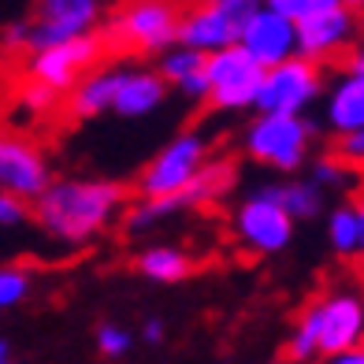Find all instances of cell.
I'll return each instance as SVG.
<instances>
[{
    "mask_svg": "<svg viewBox=\"0 0 364 364\" xmlns=\"http://www.w3.org/2000/svg\"><path fill=\"white\" fill-rule=\"evenodd\" d=\"M30 205L48 238L68 250H82L119 220L127 197L112 178H53Z\"/></svg>",
    "mask_w": 364,
    "mask_h": 364,
    "instance_id": "6da1fadb",
    "label": "cell"
},
{
    "mask_svg": "<svg viewBox=\"0 0 364 364\" xmlns=\"http://www.w3.org/2000/svg\"><path fill=\"white\" fill-rule=\"evenodd\" d=\"M357 342H364V297L357 290H331L316 297L294 323L287 338V357L305 364Z\"/></svg>",
    "mask_w": 364,
    "mask_h": 364,
    "instance_id": "7a4b0ae2",
    "label": "cell"
},
{
    "mask_svg": "<svg viewBox=\"0 0 364 364\" xmlns=\"http://www.w3.org/2000/svg\"><path fill=\"white\" fill-rule=\"evenodd\" d=\"M316 141V127L305 115H283V112H257L242 130V153L260 168L294 175L305 168V160Z\"/></svg>",
    "mask_w": 364,
    "mask_h": 364,
    "instance_id": "3957f363",
    "label": "cell"
},
{
    "mask_svg": "<svg viewBox=\"0 0 364 364\" xmlns=\"http://www.w3.org/2000/svg\"><path fill=\"white\" fill-rule=\"evenodd\" d=\"M178 0H123L105 23V45L134 56H160L175 41Z\"/></svg>",
    "mask_w": 364,
    "mask_h": 364,
    "instance_id": "277c9868",
    "label": "cell"
},
{
    "mask_svg": "<svg viewBox=\"0 0 364 364\" xmlns=\"http://www.w3.org/2000/svg\"><path fill=\"white\" fill-rule=\"evenodd\" d=\"M101 19H105L101 0H38L30 19H19L4 30V45L15 53L60 45L78 34H93Z\"/></svg>",
    "mask_w": 364,
    "mask_h": 364,
    "instance_id": "5b68a950",
    "label": "cell"
},
{
    "mask_svg": "<svg viewBox=\"0 0 364 364\" xmlns=\"http://www.w3.org/2000/svg\"><path fill=\"white\" fill-rule=\"evenodd\" d=\"M294 230L297 223L275 197V186H260L245 193L230 212V235L250 257H275L290 250Z\"/></svg>",
    "mask_w": 364,
    "mask_h": 364,
    "instance_id": "8992f818",
    "label": "cell"
},
{
    "mask_svg": "<svg viewBox=\"0 0 364 364\" xmlns=\"http://www.w3.org/2000/svg\"><path fill=\"white\" fill-rule=\"evenodd\" d=\"M205 78H208V101L223 115H242L253 112L264 68L245 53L242 45H227L205 56Z\"/></svg>",
    "mask_w": 364,
    "mask_h": 364,
    "instance_id": "52a82bcc",
    "label": "cell"
},
{
    "mask_svg": "<svg viewBox=\"0 0 364 364\" xmlns=\"http://www.w3.org/2000/svg\"><path fill=\"white\" fill-rule=\"evenodd\" d=\"M323 63L305 60V56H290L275 68H264L260 78V93L253 112H283V115H305L312 105L323 97Z\"/></svg>",
    "mask_w": 364,
    "mask_h": 364,
    "instance_id": "ba28073f",
    "label": "cell"
},
{
    "mask_svg": "<svg viewBox=\"0 0 364 364\" xmlns=\"http://www.w3.org/2000/svg\"><path fill=\"white\" fill-rule=\"evenodd\" d=\"M208 160V138L201 130H182L160 149L138 175L141 197H178Z\"/></svg>",
    "mask_w": 364,
    "mask_h": 364,
    "instance_id": "9c48e42d",
    "label": "cell"
},
{
    "mask_svg": "<svg viewBox=\"0 0 364 364\" xmlns=\"http://www.w3.org/2000/svg\"><path fill=\"white\" fill-rule=\"evenodd\" d=\"M101 56H105V38H97V30H93V34H78L60 45L30 48L23 60V75L63 97L90 68L101 63Z\"/></svg>",
    "mask_w": 364,
    "mask_h": 364,
    "instance_id": "30bf717a",
    "label": "cell"
},
{
    "mask_svg": "<svg viewBox=\"0 0 364 364\" xmlns=\"http://www.w3.org/2000/svg\"><path fill=\"white\" fill-rule=\"evenodd\" d=\"M294 26H297V56L316 60V63L350 53L360 38V19L346 4L301 15V19H294Z\"/></svg>",
    "mask_w": 364,
    "mask_h": 364,
    "instance_id": "8fae6325",
    "label": "cell"
},
{
    "mask_svg": "<svg viewBox=\"0 0 364 364\" xmlns=\"http://www.w3.org/2000/svg\"><path fill=\"white\" fill-rule=\"evenodd\" d=\"M235 45H242L260 68H275V63H283L297 53V26L290 15L275 11L268 4H257L238 19Z\"/></svg>",
    "mask_w": 364,
    "mask_h": 364,
    "instance_id": "7c38bea8",
    "label": "cell"
},
{
    "mask_svg": "<svg viewBox=\"0 0 364 364\" xmlns=\"http://www.w3.org/2000/svg\"><path fill=\"white\" fill-rule=\"evenodd\" d=\"M48 182H53V168H48L45 149L26 134L0 130V190L34 201Z\"/></svg>",
    "mask_w": 364,
    "mask_h": 364,
    "instance_id": "4fadbf2b",
    "label": "cell"
},
{
    "mask_svg": "<svg viewBox=\"0 0 364 364\" xmlns=\"http://www.w3.org/2000/svg\"><path fill=\"white\" fill-rule=\"evenodd\" d=\"M238 38V15H230L223 8H212L193 0L190 8L178 11V30H175V41L178 45H190L197 53H216V48L235 45Z\"/></svg>",
    "mask_w": 364,
    "mask_h": 364,
    "instance_id": "5bb4252c",
    "label": "cell"
},
{
    "mask_svg": "<svg viewBox=\"0 0 364 364\" xmlns=\"http://www.w3.org/2000/svg\"><path fill=\"white\" fill-rule=\"evenodd\" d=\"M168 90L171 86L160 78L156 68H119V75H115L112 112L119 115V119H149L153 112L164 108Z\"/></svg>",
    "mask_w": 364,
    "mask_h": 364,
    "instance_id": "9a60e30c",
    "label": "cell"
},
{
    "mask_svg": "<svg viewBox=\"0 0 364 364\" xmlns=\"http://www.w3.org/2000/svg\"><path fill=\"white\" fill-rule=\"evenodd\" d=\"M323 127L331 134H350L364 127V75L346 68L331 86H323Z\"/></svg>",
    "mask_w": 364,
    "mask_h": 364,
    "instance_id": "2e32d148",
    "label": "cell"
},
{
    "mask_svg": "<svg viewBox=\"0 0 364 364\" xmlns=\"http://www.w3.org/2000/svg\"><path fill=\"white\" fill-rule=\"evenodd\" d=\"M115 75H119V68H101V63H97V68H90L68 93H63L68 97V112L75 119H97V115L112 112Z\"/></svg>",
    "mask_w": 364,
    "mask_h": 364,
    "instance_id": "e0dca14e",
    "label": "cell"
},
{
    "mask_svg": "<svg viewBox=\"0 0 364 364\" xmlns=\"http://www.w3.org/2000/svg\"><path fill=\"white\" fill-rule=\"evenodd\" d=\"M238 186V168L235 160H205L201 171L193 175V182L178 193V205L182 208H201V205H216L223 197Z\"/></svg>",
    "mask_w": 364,
    "mask_h": 364,
    "instance_id": "ac0fdd59",
    "label": "cell"
},
{
    "mask_svg": "<svg viewBox=\"0 0 364 364\" xmlns=\"http://www.w3.org/2000/svg\"><path fill=\"white\" fill-rule=\"evenodd\" d=\"M193 272V257L178 245H149L138 253V275L149 279L156 287H175L182 279H190Z\"/></svg>",
    "mask_w": 364,
    "mask_h": 364,
    "instance_id": "d6986e66",
    "label": "cell"
},
{
    "mask_svg": "<svg viewBox=\"0 0 364 364\" xmlns=\"http://www.w3.org/2000/svg\"><path fill=\"white\" fill-rule=\"evenodd\" d=\"M275 197L294 216V223H309V220L323 216V208H327V190L312 178H290L283 186H275Z\"/></svg>",
    "mask_w": 364,
    "mask_h": 364,
    "instance_id": "ffe728a7",
    "label": "cell"
},
{
    "mask_svg": "<svg viewBox=\"0 0 364 364\" xmlns=\"http://www.w3.org/2000/svg\"><path fill=\"white\" fill-rule=\"evenodd\" d=\"M327 245L338 257H357L360 250V230H357V208L353 205H338L327 216Z\"/></svg>",
    "mask_w": 364,
    "mask_h": 364,
    "instance_id": "44dd1931",
    "label": "cell"
},
{
    "mask_svg": "<svg viewBox=\"0 0 364 364\" xmlns=\"http://www.w3.org/2000/svg\"><path fill=\"white\" fill-rule=\"evenodd\" d=\"M201 68H205V53H197V48H190V45H178V41H171L168 48H164L160 63H156V71H160V78L168 82V86L186 82L190 75H197Z\"/></svg>",
    "mask_w": 364,
    "mask_h": 364,
    "instance_id": "7402d4cb",
    "label": "cell"
},
{
    "mask_svg": "<svg viewBox=\"0 0 364 364\" xmlns=\"http://www.w3.org/2000/svg\"><path fill=\"white\" fill-rule=\"evenodd\" d=\"M178 197H138V205H130L127 212V230L130 235H145V230L160 227L164 220H171L178 212Z\"/></svg>",
    "mask_w": 364,
    "mask_h": 364,
    "instance_id": "603a6c76",
    "label": "cell"
},
{
    "mask_svg": "<svg viewBox=\"0 0 364 364\" xmlns=\"http://www.w3.org/2000/svg\"><path fill=\"white\" fill-rule=\"evenodd\" d=\"M30 290H34V279H30L26 268H19V264H0V312L8 309H19Z\"/></svg>",
    "mask_w": 364,
    "mask_h": 364,
    "instance_id": "cb8c5ba5",
    "label": "cell"
},
{
    "mask_svg": "<svg viewBox=\"0 0 364 364\" xmlns=\"http://www.w3.org/2000/svg\"><path fill=\"white\" fill-rule=\"evenodd\" d=\"M130 346H134V335L123 327V323H101L97 327V353L108 357V360H119L130 353Z\"/></svg>",
    "mask_w": 364,
    "mask_h": 364,
    "instance_id": "d4e9b609",
    "label": "cell"
},
{
    "mask_svg": "<svg viewBox=\"0 0 364 364\" xmlns=\"http://www.w3.org/2000/svg\"><path fill=\"white\" fill-rule=\"evenodd\" d=\"M56 105H60V93L48 90V86H41V82H34V78H26L23 86H19V108H23V112H30V115H48Z\"/></svg>",
    "mask_w": 364,
    "mask_h": 364,
    "instance_id": "484cf974",
    "label": "cell"
},
{
    "mask_svg": "<svg viewBox=\"0 0 364 364\" xmlns=\"http://www.w3.org/2000/svg\"><path fill=\"white\" fill-rule=\"evenodd\" d=\"M350 171H353V168H350V164H342L338 156H320L316 164H312V175H309V178L320 182L323 190H327V186H331V190H342V186H350Z\"/></svg>",
    "mask_w": 364,
    "mask_h": 364,
    "instance_id": "4316f807",
    "label": "cell"
},
{
    "mask_svg": "<svg viewBox=\"0 0 364 364\" xmlns=\"http://www.w3.org/2000/svg\"><path fill=\"white\" fill-rule=\"evenodd\" d=\"M30 220V201L19 193L0 190V227H23Z\"/></svg>",
    "mask_w": 364,
    "mask_h": 364,
    "instance_id": "83f0119b",
    "label": "cell"
},
{
    "mask_svg": "<svg viewBox=\"0 0 364 364\" xmlns=\"http://www.w3.org/2000/svg\"><path fill=\"white\" fill-rule=\"evenodd\" d=\"M335 156L342 164H350V168L364 171V127L350 130V134H338V149H335Z\"/></svg>",
    "mask_w": 364,
    "mask_h": 364,
    "instance_id": "f1b7e54d",
    "label": "cell"
},
{
    "mask_svg": "<svg viewBox=\"0 0 364 364\" xmlns=\"http://www.w3.org/2000/svg\"><path fill=\"white\" fill-rule=\"evenodd\" d=\"M182 97H186V101H193V105H205L208 101V78H205V68L197 71V75H190L186 82H178L175 86Z\"/></svg>",
    "mask_w": 364,
    "mask_h": 364,
    "instance_id": "f546056e",
    "label": "cell"
},
{
    "mask_svg": "<svg viewBox=\"0 0 364 364\" xmlns=\"http://www.w3.org/2000/svg\"><path fill=\"white\" fill-rule=\"evenodd\" d=\"M335 4H342V0H290L287 15H290V19H301V15L323 11V8H335Z\"/></svg>",
    "mask_w": 364,
    "mask_h": 364,
    "instance_id": "4dcf8cb0",
    "label": "cell"
},
{
    "mask_svg": "<svg viewBox=\"0 0 364 364\" xmlns=\"http://www.w3.org/2000/svg\"><path fill=\"white\" fill-rule=\"evenodd\" d=\"M323 364H364V342L346 346L338 353H323Z\"/></svg>",
    "mask_w": 364,
    "mask_h": 364,
    "instance_id": "1f68e13d",
    "label": "cell"
},
{
    "mask_svg": "<svg viewBox=\"0 0 364 364\" xmlns=\"http://www.w3.org/2000/svg\"><path fill=\"white\" fill-rule=\"evenodd\" d=\"M201 4H212V8H223V11H230V15H238V19H242V15L250 11V8H257L260 0H201Z\"/></svg>",
    "mask_w": 364,
    "mask_h": 364,
    "instance_id": "d6a6232c",
    "label": "cell"
},
{
    "mask_svg": "<svg viewBox=\"0 0 364 364\" xmlns=\"http://www.w3.org/2000/svg\"><path fill=\"white\" fill-rule=\"evenodd\" d=\"M164 331H168V327H164V320H145V327H141V338L149 342V346H156V342H164Z\"/></svg>",
    "mask_w": 364,
    "mask_h": 364,
    "instance_id": "836d02e7",
    "label": "cell"
},
{
    "mask_svg": "<svg viewBox=\"0 0 364 364\" xmlns=\"http://www.w3.org/2000/svg\"><path fill=\"white\" fill-rule=\"evenodd\" d=\"M346 68L357 71V75H364V45H353V48H350V60H346Z\"/></svg>",
    "mask_w": 364,
    "mask_h": 364,
    "instance_id": "e575fe53",
    "label": "cell"
},
{
    "mask_svg": "<svg viewBox=\"0 0 364 364\" xmlns=\"http://www.w3.org/2000/svg\"><path fill=\"white\" fill-rule=\"evenodd\" d=\"M353 208H357V230H360V250H357V257H364V201L353 205Z\"/></svg>",
    "mask_w": 364,
    "mask_h": 364,
    "instance_id": "d590c367",
    "label": "cell"
},
{
    "mask_svg": "<svg viewBox=\"0 0 364 364\" xmlns=\"http://www.w3.org/2000/svg\"><path fill=\"white\" fill-rule=\"evenodd\" d=\"M342 4H346V8H350V11H357V15L364 11V0H342Z\"/></svg>",
    "mask_w": 364,
    "mask_h": 364,
    "instance_id": "8d00e7d4",
    "label": "cell"
},
{
    "mask_svg": "<svg viewBox=\"0 0 364 364\" xmlns=\"http://www.w3.org/2000/svg\"><path fill=\"white\" fill-rule=\"evenodd\" d=\"M11 357V346H8V338H0V360H8Z\"/></svg>",
    "mask_w": 364,
    "mask_h": 364,
    "instance_id": "74e56055",
    "label": "cell"
},
{
    "mask_svg": "<svg viewBox=\"0 0 364 364\" xmlns=\"http://www.w3.org/2000/svg\"><path fill=\"white\" fill-rule=\"evenodd\" d=\"M279 364H301V360H294V357H287V360H279Z\"/></svg>",
    "mask_w": 364,
    "mask_h": 364,
    "instance_id": "f35d334b",
    "label": "cell"
},
{
    "mask_svg": "<svg viewBox=\"0 0 364 364\" xmlns=\"http://www.w3.org/2000/svg\"><path fill=\"white\" fill-rule=\"evenodd\" d=\"M0 364H11V360H0Z\"/></svg>",
    "mask_w": 364,
    "mask_h": 364,
    "instance_id": "ab89813d",
    "label": "cell"
}]
</instances>
